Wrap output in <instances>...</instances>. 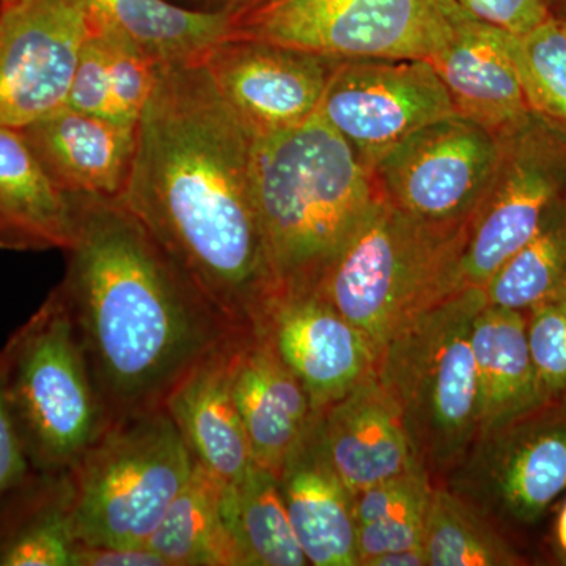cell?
<instances>
[{
    "label": "cell",
    "mask_w": 566,
    "mask_h": 566,
    "mask_svg": "<svg viewBox=\"0 0 566 566\" xmlns=\"http://www.w3.org/2000/svg\"><path fill=\"white\" fill-rule=\"evenodd\" d=\"M255 136L202 61L159 65L120 197L205 296L253 331L277 297L253 182Z\"/></svg>",
    "instance_id": "cell-1"
},
{
    "label": "cell",
    "mask_w": 566,
    "mask_h": 566,
    "mask_svg": "<svg viewBox=\"0 0 566 566\" xmlns=\"http://www.w3.org/2000/svg\"><path fill=\"white\" fill-rule=\"evenodd\" d=\"M76 232L55 289L109 423L158 411L241 327L205 296L120 199L73 196Z\"/></svg>",
    "instance_id": "cell-2"
},
{
    "label": "cell",
    "mask_w": 566,
    "mask_h": 566,
    "mask_svg": "<svg viewBox=\"0 0 566 566\" xmlns=\"http://www.w3.org/2000/svg\"><path fill=\"white\" fill-rule=\"evenodd\" d=\"M253 182L277 297L316 292L382 199L374 172L318 114L255 137Z\"/></svg>",
    "instance_id": "cell-3"
},
{
    "label": "cell",
    "mask_w": 566,
    "mask_h": 566,
    "mask_svg": "<svg viewBox=\"0 0 566 566\" xmlns=\"http://www.w3.org/2000/svg\"><path fill=\"white\" fill-rule=\"evenodd\" d=\"M471 223L423 221L381 199L316 293L367 338L375 359L420 315L464 289Z\"/></svg>",
    "instance_id": "cell-4"
},
{
    "label": "cell",
    "mask_w": 566,
    "mask_h": 566,
    "mask_svg": "<svg viewBox=\"0 0 566 566\" xmlns=\"http://www.w3.org/2000/svg\"><path fill=\"white\" fill-rule=\"evenodd\" d=\"M485 304L480 286L458 290L395 335L376 359V381L433 483L446 480L479 434L471 334Z\"/></svg>",
    "instance_id": "cell-5"
},
{
    "label": "cell",
    "mask_w": 566,
    "mask_h": 566,
    "mask_svg": "<svg viewBox=\"0 0 566 566\" xmlns=\"http://www.w3.org/2000/svg\"><path fill=\"white\" fill-rule=\"evenodd\" d=\"M0 349L7 406L25 460L36 472L71 471L109 420L57 289Z\"/></svg>",
    "instance_id": "cell-6"
},
{
    "label": "cell",
    "mask_w": 566,
    "mask_h": 566,
    "mask_svg": "<svg viewBox=\"0 0 566 566\" xmlns=\"http://www.w3.org/2000/svg\"><path fill=\"white\" fill-rule=\"evenodd\" d=\"M192 469L191 452L166 409L107 424L70 471L77 542L145 545Z\"/></svg>",
    "instance_id": "cell-7"
},
{
    "label": "cell",
    "mask_w": 566,
    "mask_h": 566,
    "mask_svg": "<svg viewBox=\"0 0 566 566\" xmlns=\"http://www.w3.org/2000/svg\"><path fill=\"white\" fill-rule=\"evenodd\" d=\"M452 0H268L234 17V36L340 59H422L442 39Z\"/></svg>",
    "instance_id": "cell-8"
},
{
    "label": "cell",
    "mask_w": 566,
    "mask_h": 566,
    "mask_svg": "<svg viewBox=\"0 0 566 566\" xmlns=\"http://www.w3.org/2000/svg\"><path fill=\"white\" fill-rule=\"evenodd\" d=\"M497 136L493 178L469 230L464 286L483 289L566 197V134L531 112Z\"/></svg>",
    "instance_id": "cell-9"
},
{
    "label": "cell",
    "mask_w": 566,
    "mask_h": 566,
    "mask_svg": "<svg viewBox=\"0 0 566 566\" xmlns=\"http://www.w3.org/2000/svg\"><path fill=\"white\" fill-rule=\"evenodd\" d=\"M499 136L460 114L412 133L374 169L382 199L423 221L471 223L485 199Z\"/></svg>",
    "instance_id": "cell-10"
},
{
    "label": "cell",
    "mask_w": 566,
    "mask_h": 566,
    "mask_svg": "<svg viewBox=\"0 0 566 566\" xmlns=\"http://www.w3.org/2000/svg\"><path fill=\"white\" fill-rule=\"evenodd\" d=\"M558 408L476 434L446 486L488 517L534 524L566 493V416Z\"/></svg>",
    "instance_id": "cell-11"
},
{
    "label": "cell",
    "mask_w": 566,
    "mask_h": 566,
    "mask_svg": "<svg viewBox=\"0 0 566 566\" xmlns=\"http://www.w3.org/2000/svg\"><path fill=\"white\" fill-rule=\"evenodd\" d=\"M316 114L374 172L406 137L457 111L422 59H348L335 65Z\"/></svg>",
    "instance_id": "cell-12"
},
{
    "label": "cell",
    "mask_w": 566,
    "mask_h": 566,
    "mask_svg": "<svg viewBox=\"0 0 566 566\" xmlns=\"http://www.w3.org/2000/svg\"><path fill=\"white\" fill-rule=\"evenodd\" d=\"M87 33L80 0L0 3V126L22 129L66 106Z\"/></svg>",
    "instance_id": "cell-13"
},
{
    "label": "cell",
    "mask_w": 566,
    "mask_h": 566,
    "mask_svg": "<svg viewBox=\"0 0 566 566\" xmlns=\"http://www.w3.org/2000/svg\"><path fill=\"white\" fill-rule=\"evenodd\" d=\"M338 61L234 35L202 59L222 98L255 137L286 132L314 117Z\"/></svg>",
    "instance_id": "cell-14"
},
{
    "label": "cell",
    "mask_w": 566,
    "mask_h": 566,
    "mask_svg": "<svg viewBox=\"0 0 566 566\" xmlns=\"http://www.w3.org/2000/svg\"><path fill=\"white\" fill-rule=\"evenodd\" d=\"M286 367L307 390L315 411L340 400L375 374L364 334L318 293L275 297L259 324Z\"/></svg>",
    "instance_id": "cell-15"
},
{
    "label": "cell",
    "mask_w": 566,
    "mask_h": 566,
    "mask_svg": "<svg viewBox=\"0 0 566 566\" xmlns=\"http://www.w3.org/2000/svg\"><path fill=\"white\" fill-rule=\"evenodd\" d=\"M516 36L450 2L442 39L427 62L446 85L457 114L501 134L531 114L516 61Z\"/></svg>",
    "instance_id": "cell-16"
},
{
    "label": "cell",
    "mask_w": 566,
    "mask_h": 566,
    "mask_svg": "<svg viewBox=\"0 0 566 566\" xmlns=\"http://www.w3.org/2000/svg\"><path fill=\"white\" fill-rule=\"evenodd\" d=\"M248 333L241 331L212 349L164 405L193 461L227 486L237 485L255 464L233 390L234 364Z\"/></svg>",
    "instance_id": "cell-17"
},
{
    "label": "cell",
    "mask_w": 566,
    "mask_h": 566,
    "mask_svg": "<svg viewBox=\"0 0 566 566\" xmlns=\"http://www.w3.org/2000/svg\"><path fill=\"white\" fill-rule=\"evenodd\" d=\"M41 169L69 196L120 199L132 175L137 126L63 106L21 129Z\"/></svg>",
    "instance_id": "cell-18"
},
{
    "label": "cell",
    "mask_w": 566,
    "mask_h": 566,
    "mask_svg": "<svg viewBox=\"0 0 566 566\" xmlns=\"http://www.w3.org/2000/svg\"><path fill=\"white\" fill-rule=\"evenodd\" d=\"M316 430L324 455L353 495L422 465L375 374L318 411Z\"/></svg>",
    "instance_id": "cell-19"
},
{
    "label": "cell",
    "mask_w": 566,
    "mask_h": 566,
    "mask_svg": "<svg viewBox=\"0 0 566 566\" xmlns=\"http://www.w3.org/2000/svg\"><path fill=\"white\" fill-rule=\"evenodd\" d=\"M233 390L253 463L279 476L318 411L297 376L259 331H249L238 353Z\"/></svg>",
    "instance_id": "cell-20"
},
{
    "label": "cell",
    "mask_w": 566,
    "mask_h": 566,
    "mask_svg": "<svg viewBox=\"0 0 566 566\" xmlns=\"http://www.w3.org/2000/svg\"><path fill=\"white\" fill-rule=\"evenodd\" d=\"M316 417L277 476L283 502L308 565L359 566L354 495L324 455Z\"/></svg>",
    "instance_id": "cell-21"
},
{
    "label": "cell",
    "mask_w": 566,
    "mask_h": 566,
    "mask_svg": "<svg viewBox=\"0 0 566 566\" xmlns=\"http://www.w3.org/2000/svg\"><path fill=\"white\" fill-rule=\"evenodd\" d=\"M74 232V197L44 174L21 129L0 126V249L65 252Z\"/></svg>",
    "instance_id": "cell-22"
},
{
    "label": "cell",
    "mask_w": 566,
    "mask_h": 566,
    "mask_svg": "<svg viewBox=\"0 0 566 566\" xmlns=\"http://www.w3.org/2000/svg\"><path fill=\"white\" fill-rule=\"evenodd\" d=\"M69 472H29L0 499V566H74Z\"/></svg>",
    "instance_id": "cell-23"
},
{
    "label": "cell",
    "mask_w": 566,
    "mask_h": 566,
    "mask_svg": "<svg viewBox=\"0 0 566 566\" xmlns=\"http://www.w3.org/2000/svg\"><path fill=\"white\" fill-rule=\"evenodd\" d=\"M480 428L493 430L543 408L524 312L485 304L472 324Z\"/></svg>",
    "instance_id": "cell-24"
},
{
    "label": "cell",
    "mask_w": 566,
    "mask_h": 566,
    "mask_svg": "<svg viewBox=\"0 0 566 566\" xmlns=\"http://www.w3.org/2000/svg\"><path fill=\"white\" fill-rule=\"evenodd\" d=\"M80 2L87 13L117 29L158 65L202 61L233 32V17L189 9L172 0Z\"/></svg>",
    "instance_id": "cell-25"
},
{
    "label": "cell",
    "mask_w": 566,
    "mask_h": 566,
    "mask_svg": "<svg viewBox=\"0 0 566 566\" xmlns=\"http://www.w3.org/2000/svg\"><path fill=\"white\" fill-rule=\"evenodd\" d=\"M229 488L193 461L191 476L145 545L169 566H241L227 516Z\"/></svg>",
    "instance_id": "cell-26"
},
{
    "label": "cell",
    "mask_w": 566,
    "mask_h": 566,
    "mask_svg": "<svg viewBox=\"0 0 566 566\" xmlns=\"http://www.w3.org/2000/svg\"><path fill=\"white\" fill-rule=\"evenodd\" d=\"M227 516L241 566L308 565L290 523L279 479L253 464L227 490Z\"/></svg>",
    "instance_id": "cell-27"
},
{
    "label": "cell",
    "mask_w": 566,
    "mask_h": 566,
    "mask_svg": "<svg viewBox=\"0 0 566 566\" xmlns=\"http://www.w3.org/2000/svg\"><path fill=\"white\" fill-rule=\"evenodd\" d=\"M427 566H512L523 564L490 517L452 493L431 488L423 517Z\"/></svg>",
    "instance_id": "cell-28"
},
{
    "label": "cell",
    "mask_w": 566,
    "mask_h": 566,
    "mask_svg": "<svg viewBox=\"0 0 566 566\" xmlns=\"http://www.w3.org/2000/svg\"><path fill=\"white\" fill-rule=\"evenodd\" d=\"M486 303L526 312L566 294V197L547 212L538 232L483 286Z\"/></svg>",
    "instance_id": "cell-29"
},
{
    "label": "cell",
    "mask_w": 566,
    "mask_h": 566,
    "mask_svg": "<svg viewBox=\"0 0 566 566\" xmlns=\"http://www.w3.org/2000/svg\"><path fill=\"white\" fill-rule=\"evenodd\" d=\"M515 52L532 112L566 134V25L551 14L516 36Z\"/></svg>",
    "instance_id": "cell-30"
},
{
    "label": "cell",
    "mask_w": 566,
    "mask_h": 566,
    "mask_svg": "<svg viewBox=\"0 0 566 566\" xmlns=\"http://www.w3.org/2000/svg\"><path fill=\"white\" fill-rule=\"evenodd\" d=\"M527 342L545 406H566V294L527 312Z\"/></svg>",
    "instance_id": "cell-31"
},
{
    "label": "cell",
    "mask_w": 566,
    "mask_h": 566,
    "mask_svg": "<svg viewBox=\"0 0 566 566\" xmlns=\"http://www.w3.org/2000/svg\"><path fill=\"white\" fill-rule=\"evenodd\" d=\"M434 483L422 465L354 495L357 526L417 515L427 510Z\"/></svg>",
    "instance_id": "cell-32"
},
{
    "label": "cell",
    "mask_w": 566,
    "mask_h": 566,
    "mask_svg": "<svg viewBox=\"0 0 566 566\" xmlns=\"http://www.w3.org/2000/svg\"><path fill=\"white\" fill-rule=\"evenodd\" d=\"M66 106L106 118V120L120 123L114 95H112L109 73H107L102 43L93 33L91 24H88L87 39L82 44Z\"/></svg>",
    "instance_id": "cell-33"
},
{
    "label": "cell",
    "mask_w": 566,
    "mask_h": 566,
    "mask_svg": "<svg viewBox=\"0 0 566 566\" xmlns=\"http://www.w3.org/2000/svg\"><path fill=\"white\" fill-rule=\"evenodd\" d=\"M461 10L495 28L524 35L551 17L547 0H453Z\"/></svg>",
    "instance_id": "cell-34"
},
{
    "label": "cell",
    "mask_w": 566,
    "mask_h": 566,
    "mask_svg": "<svg viewBox=\"0 0 566 566\" xmlns=\"http://www.w3.org/2000/svg\"><path fill=\"white\" fill-rule=\"evenodd\" d=\"M423 513L357 526L359 565L381 554L422 546Z\"/></svg>",
    "instance_id": "cell-35"
},
{
    "label": "cell",
    "mask_w": 566,
    "mask_h": 566,
    "mask_svg": "<svg viewBox=\"0 0 566 566\" xmlns=\"http://www.w3.org/2000/svg\"><path fill=\"white\" fill-rule=\"evenodd\" d=\"M31 472L25 460L6 400L3 357L0 349V499L18 485Z\"/></svg>",
    "instance_id": "cell-36"
},
{
    "label": "cell",
    "mask_w": 566,
    "mask_h": 566,
    "mask_svg": "<svg viewBox=\"0 0 566 566\" xmlns=\"http://www.w3.org/2000/svg\"><path fill=\"white\" fill-rule=\"evenodd\" d=\"M74 566H169V564L147 545H77Z\"/></svg>",
    "instance_id": "cell-37"
},
{
    "label": "cell",
    "mask_w": 566,
    "mask_h": 566,
    "mask_svg": "<svg viewBox=\"0 0 566 566\" xmlns=\"http://www.w3.org/2000/svg\"><path fill=\"white\" fill-rule=\"evenodd\" d=\"M172 2L193 10L229 14V17L234 18L262 6L268 0H172Z\"/></svg>",
    "instance_id": "cell-38"
},
{
    "label": "cell",
    "mask_w": 566,
    "mask_h": 566,
    "mask_svg": "<svg viewBox=\"0 0 566 566\" xmlns=\"http://www.w3.org/2000/svg\"><path fill=\"white\" fill-rule=\"evenodd\" d=\"M364 566H427V557L423 547L419 546L381 554L365 562Z\"/></svg>",
    "instance_id": "cell-39"
},
{
    "label": "cell",
    "mask_w": 566,
    "mask_h": 566,
    "mask_svg": "<svg viewBox=\"0 0 566 566\" xmlns=\"http://www.w3.org/2000/svg\"><path fill=\"white\" fill-rule=\"evenodd\" d=\"M556 538L558 549H560V553L564 554L566 558V501L564 506H562L560 513H558Z\"/></svg>",
    "instance_id": "cell-40"
},
{
    "label": "cell",
    "mask_w": 566,
    "mask_h": 566,
    "mask_svg": "<svg viewBox=\"0 0 566 566\" xmlns=\"http://www.w3.org/2000/svg\"><path fill=\"white\" fill-rule=\"evenodd\" d=\"M549 3L551 13L556 10L566 9V0H547Z\"/></svg>",
    "instance_id": "cell-41"
},
{
    "label": "cell",
    "mask_w": 566,
    "mask_h": 566,
    "mask_svg": "<svg viewBox=\"0 0 566 566\" xmlns=\"http://www.w3.org/2000/svg\"><path fill=\"white\" fill-rule=\"evenodd\" d=\"M553 14H554V17H557L558 20L564 22V24L566 25V9L553 11Z\"/></svg>",
    "instance_id": "cell-42"
},
{
    "label": "cell",
    "mask_w": 566,
    "mask_h": 566,
    "mask_svg": "<svg viewBox=\"0 0 566 566\" xmlns=\"http://www.w3.org/2000/svg\"><path fill=\"white\" fill-rule=\"evenodd\" d=\"M9 2V0H0V3Z\"/></svg>",
    "instance_id": "cell-43"
}]
</instances>
